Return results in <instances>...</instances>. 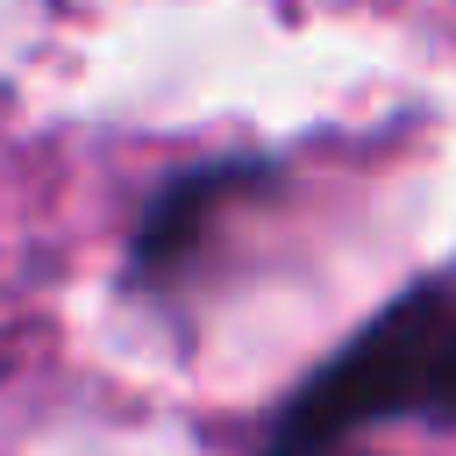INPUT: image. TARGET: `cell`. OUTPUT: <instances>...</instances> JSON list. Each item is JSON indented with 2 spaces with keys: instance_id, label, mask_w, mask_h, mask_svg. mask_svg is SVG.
Segmentation results:
<instances>
[{
  "instance_id": "cell-1",
  "label": "cell",
  "mask_w": 456,
  "mask_h": 456,
  "mask_svg": "<svg viewBox=\"0 0 456 456\" xmlns=\"http://www.w3.org/2000/svg\"><path fill=\"white\" fill-rule=\"evenodd\" d=\"M456 420V285H420L378 314L278 420L264 456H321L378 420Z\"/></svg>"
}]
</instances>
